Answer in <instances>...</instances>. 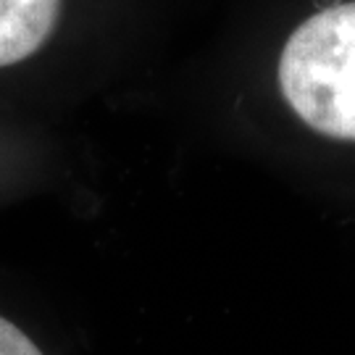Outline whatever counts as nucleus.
<instances>
[{"label":"nucleus","mask_w":355,"mask_h":355,"mask_svg":"<svg viewBox=\"0 0 355 355\" xmlns=\"http://www.w3.org/2000/svg\"><path fill=\"white\" fill-rule=\"evenodd\" d=\"M279 89L313 132L355 142V0L313 13L287 37Z\"/></svg>","instance_id":"1"},{"label":"nucleus","mask_w":355,"mask_h":355,"mask_svg":"<svg viewBox=\"0 0 355 355\" xmlns=\"http://www.w3.org/2000/svg\"><path fill=\"white\" fill-rule=\"evenodd\" d=\"M0 355H42L40 347L16 324L0 316Z\"/></svg>","instance_id":"3"},{"label":"nucleus","mask_w":355,"mask_h":355,"mask_svg":"<svg viewBox=\"0 0 355 355\" xmlns=\"http://www.w3.org/2000/svg\"><path fill=\"white\" fill-rule=\"evenodd\" d=\"M61 0H0V69L37 53L53 35Z\"/></svg>","instance_id":"2"}]
</instances>
